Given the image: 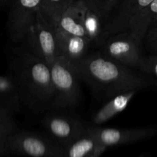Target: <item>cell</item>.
Instances as JSON below:
<instances>
[{
    "label": "cell",
    "mask_w": 157,
    "mask_h": 157,
    "mask_svg": "<svg viewBox=\"0 0 157 157\" xmlns=\"http://www.w3.org/2000/svg\"><path fill=\"white\" fill-rule=\"evenodd\" d=\"M71 63L80 79L87 83L98 99L109 101L124 92L140 90L150 83L133 67L109 58L102 52L88 54Z\"/></svg>",
    "instance_id": "obj_1"
},
{
    "label": "cell",
    "mask_w": 157,
    "mask_h": 157,
    "mask_svg": "<svg viewBox=\"0 0 157 157\" xmlns=\"http://www.w3.org/2000/svg\"><path fill=\"white\" fill-rule=\"evenodd\" d=\"M14 44L7 54L8 62L10 75L19 88L21 103L34 111H43L52 107L53 101L50 65L25 43Z\"/></svg>",
    "instance_id": "obj_2"
},
{
    "label": "cell",
    "mask_w": 157,
    "mask_h": 157,
    "mask_svg": "<svg viewBox=\"0 0 157 157\" xmlns=\"http://www.w3.org/2000/svg\"><path fill=\"white\" fill-rule=\"evenodd\" d=\"M50 67L54 93L52 107L67 108L77 105L81 97L80 78L71 61L60 56Z\"/></svg>",
    "instance_id": "obj_3"
},
{
    "label": "cell",
    "mask_w": 157,
    "mask_h": 157,
    "mask_svg": "<svg viewBox=\"0 0 157 157\" xmlns=\"http://www.w3.org/2000/svg\"><path fill=\"white\" fill-rule=\"evenodd\" d=\"M6 144L9 153L26 157H67L64 147L50 135L15 131Z\"/></svg>",
    "instance_id": "obj_4"
},
{
    "label": "cell",
    "mask_w": 157,
    "mask_h": 157,
    "mask_svg": "<svg viewBox=\"0 0 157 157\" xmlns=\"http://www.w3.org/2000/svg\"><path fill=\"white\" fill-rule=\"evenodd\" d=\"M23 42L29 49L49 65L60 57L55 28L44 21L39 12L28 31Z\"/></svg>",
    "instance_id": "obj_5"
},
{
    "label": "cell",
    "mask_w": 157,
    "mask_h": 157,
    "mask_svg": "<svg viewBox=\"0 0 157 157\" xmlns=\"http://www.w3.org/2000/svg\"><path fill=\"white\" fill-rule=\"evenodd\" d=\"M141 44L142 41L127 31L110 36L101 48L103 53L109 58L130 67H138L144 57Z\"/></svg>",
    "instance_id": "obj_6"
},
{
    "label": "cell",
    "mask_w": 157,
    "mask_h": 157,
    "mask_svg": "<svg viewBox=\"0 0 157 157\" xmlns=\"http://www.w3.org/2000/svg\"><path fill=\"white\" fill-rule=\"evenodd\" d=\"M41 0H13L7 21V31L12 42L22 41L36 19Z\"/></svg>",
    "instance_id": "obj_7"
},
{
    "label": "cell",
    "mask_w": 157,
    "mask_h": 157,
    "mask_svg": "<svg viewBox=\"0 0 157 157\" xmlns=\"http://www.w3.org/2000/svg\"><path fill=\"white\" fill-rule=\"evenodd\" d=\"M153 0H121L103 30L100 48L111 35L129 31L132 18Z\"/></svg>",
    "instance_id": "obj_8"
},
{
    "label": "cell",
    "mask_w": 157,
    "mask_h": 157,
    "mask_svg": "<svg viewBox=\"0 0 157 157\" xmlns=\"http://www.w3.org/2000/svg\"><path fill=\"white\" fill-rule=\"evenodd\" d=\"M44 127L48 135L64 149L79 137L87 128L77 118L61 114L47 117L44 121Z\"/></svg>",
    "instance_id": "obj_9"
},
{
    "label": "cell",
    "mask_w": 157,
    "mask_h": 157,
    "mask_svg": "<svg viewBox=\"0 0 157 157\" xmlns=\"http://www.w3.org/2000/svg\"><path fill=\"white\" fill-rule=\"evenodd\" d=\"M94 129L100 144L105 149L114 146L138 142L151 137L157 133L156 127L117 129L94 127Z\"/></svg>",
    "instance_id": "obj_10"
},
{
    "label": "cell",
    "mask_w": 157,
    "mask_h": 157,
    "mask_svg": "<svg viewBox=\"0 0 157 157\" xmlns=\"http://www.w3.org/2000/svg\"><path fill=\"white\" fill-rule=\"evenodd\" d=\"M64 150L67 157H100L106 149L100 144L94 127H90Z\"/></svg>",
    "instance_id": "obj_11"
},
{
    "label": "cell",
    "mask_w": 157,
    "mask_h": 157,
    "mask_svg": "<svg viewBox=\"0 0 157 157\" xmlns=\"http://www.w3.org/2000/svg\"><path fill=\"white\" fill-rule=\"evenodd\" d=\"M60 56L71 61L82 59L88 55L91 42L84 37L68 35L56 32Z\"/></svg>",
    "instance_id": "obj_12"
},
{
    "label": "cell",
    "mask_w": 157,
    "mask_h": 157,
    "mask_svg": "<svg viewBox=\"0 0 157 157\" xmlns=\"http://www.w3.org/2000/svg\"><path fill=\"white\" fill-rule=\"evenodd\" d=\"M55 30L60 33L84 37L88 39L81 16V4L80 0H76L61 16Z\"/></svg>",
    "instance_id": "obj_13"
},
{
    "label": "cell",
    "mask_w": 157,
    "mask_h": 157,
    "mask_svg": "<svg viewBox=\"0 0 157 157\" xmlns=\"http://www.w3.org/2000/svg\"><path fill=\"white\" fill-rule=\"evenodd\" d=\"M137 90L124 92L109 100L97 113L94 115L92 123L95 125H101L107 122L113 117L126 109L132 98L135 96Z\"/></svg>",
    "instance_id": "obj_14"
},
{
    "label": "cell",
    "mask_w": 157,
    "mask_h": 157,
    "mask_svg": "<svg viewBox=\"0 0 157 157\" xmlns=\"http://www.w3.org/2000/svg\"><path fill=\"white\" fill-rule=\"evenodd\" d=\"M157 21V0H153L131 19L129 31L140 41L146 37L149 29Z\"/></svg>",
    "instance_id": "obj_15"
},
{
    "label": "cell",
    "mask_w": 157,
    "mask_h": 157,
    "mask_svg": "<svg viewBox=\"0 0 157 157\" xmlns=\"http://www.w3.org/2000/svg\"><path fill=\"white\" fill-rule=\"evenodd\" d=\"M21 103L19 88L15 78L9 75H0V105L15 111Z\"/></svg>",
    "instance_id": "obj_16"
},
{
    "label": "cell",
    "mask_w": 157,
    "mask_h": 157,
    "mask_svg": "<svg viewBox=\"0 0 157 157\" xmlns=\"http://www.w3.org/2000/svg\"><path fill=\"white\" fill-rule=\"evenodd\" d=\"M80 1L81 4V16L87 38L91 44H94L100 47L105 23L96 12L87 8L81 0Z\"/></svg>",
    "instance_id": "obj_17"
},
{
    "label": "cell",
    "mask_w": 157,
    "mask_h": 157,
    "mask_svg": "<svg viewBox=\"0 0 157 157\" xmlns=\"http://www.w3.org/2000/svg\"><path fill=\"white\" fill-rule=\"evenodd\" d=\"M76 0H41L38 12L43 19L56 29L60 18Z\"/></svg>",
    "instance_id": "obj_18"
},
{
    "label": "cell",
    "mask_w": 157,
    "mask_h": 157,
    "mask_svg": "<svg viewBox=\"0 0 157 157\" xmlns=\"http://www.w3.org/2000/svg\"><path fill=\"white\" fill-rule=\"evenodd\" d=\"M81 1L87 8L96 12L104 20L106 25L121 0H81Z\"/></svg>",
    "instance_id": "obj_19"
},
{
    "label": "cell",
    "mask_w": 157,
    "mask_h": 157,
    "mask_svg": "<svg viewBox=\"0 0 157 157\" xmlns=\"http://www.w3.org/2000/svg\"><path fill=\"white\" fill-rule=\"evenodd\" d=\"M16 131L13 118L0 120V142H6L8 137Z\"/></svg>",
    "instance_id": "obj_20"
},
{
    "label": "cell",
    "mask_w": 157,
    "mask_h": 157,
    "mask_svg": "<svg viewBox=\"0 0 157 157\" xmlns=\"http://www.w3.org/2000/svg\"><path fill=\"white\" fill-rule=\"evenodd\" d=\"M138 68L147 74H152L157 77V57H143Z\"/></svg>",
    "instance_id": "obj_21"
},
{
    "label": "cell",
    "mask_w": 157,
    "mask_h": 157,
    "mask_svg": "<svg viewBox=\"0 0 157 157\" xmlns=\"http://www.w3.org/2000/svg\"><path fill=\"white\" fill-rule=\"evenodd\" d=\"M13 113L14 112L9 110V109L0 105V120L13 118V117H12V113Z\"/></svg>",
    "instance_id": "obj_22"
},
{
    "label": "cell",
    "mask_w": 157,
    "mask_h": 157,
    "mask_svg": "<svg viewBox=\"0 0 157 157\" xmlns=\"http://www.w3.org/2000/svg\"><path fill=\"white\" fill-rule=\"evenodd\" d=\"M6 143V142H0V156H5L9 153Z\"/></svg>",
    "instance_id": "obj_23"
},
{
    "label": "cell",
    "mask_w": 157,
    "mask_h": 157,
    "mask_svg": "<svg viewBox=\"0 0 157 157\" xmlns=\"http://www.w3.org/2000/svg\"><path fill=\"white\" fill-rule=\"evenodd\" d=\"M9 0H0V6H2V5L6 4V2H8Z\"/></svg>",
    "instance_id": "obj_24"
}]
</instances>
